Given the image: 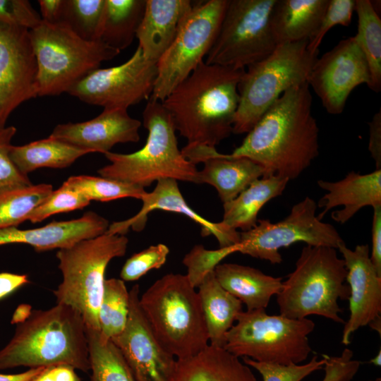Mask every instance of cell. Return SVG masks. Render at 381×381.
<instances>
[{"label": "cell", "instance_id": "6da1fadb", "mask_svg": "<svg viewBox=\"0 0 381 381\" xmlns=\"http://www.w3.org/2000/svg\"><path fill=\"white\" fill-rule=\"evenodd\" d=\"M312 104L308 83L289 88L230 155L260 164L265 171L264 177L296 179L319 155V128Z\"/></svg>", "mask_w": 381, "mask_h": 381}, {"label": "cell", "instance_id": "7a4b0ae2", "mask_svg": "<svg viewBox=\"0 0 381 381\" xmlns=\"http://www.w3.org/2000/svg\"><path fill=\"white\" fill-rule=\"evenodd\" d=\"M243 71L202 61L161 102L188 145L215 147L233 133Z\"/></svg>", "mask_w": 381, "mask_h": 381}, {"label": "cell", "instance_id": "3957f363", "mask_svg": "<svg viewBox=\"0 0 381 381\" xmlns=\"http://www.w3.org/2000/svg\"><path fill=\"white\" fill-rule=\"evenodd\" d=\"M58 365L90 370L83 318L72 307L56 303L47 310H32L17 324L13 337L0 350V370Z\"/></svg>", "mask_w": 381, "mask_h": 381}, {"label": "cell", "instance_id": "277c9868", "mask_svg": "<svg viewBox=\"0 0 381 381\" xmlns=\"http://www.w3.org/2000/svg\"><path fill=\"white\" fill-rule=\"evenodd\" d=\"M139 303L155 337L176 359L195 356L209 344L199 296L186 274H165Z\"/></svg>", "mask_w": 381, "mask_h": 381}, {"label": "cell", "instance_id": "5b68a950", "mask_svg": "<svg viewBox=\"0 0 381 381\" xmlns=\"http://www.w3.org/2000/svg\"><path fill=\"white\" fill-rule=\"evenodd\" d=\"M143 123L148 132L144 146L130 154L105 153L110 164L98 170L100 176L144 188L164 179L198 184L196 165L179 150L173 120L161 102L148 99Z\"/></svg>", "mask_w": 381, "mask_h": 381}, {"label": "cell", "instance_id": "8992f818", "mask_svg": "<svg viewBox=\"0 0 381 381\" xmlns=\"http://www.w3.org/2000/svg\"><path fill=\"white\" fill-rule=\"evenodd\" d=\"M346 274L337 249L306 245L277 295L280 315L293 319L316 315L344 324L339 300L349 297Z\"/></svg>", "mask_w": 381, "mask_h": 381}, {"label": "cell", "instance_id": "52a82bcc", "mask_svg": "<svg viewBox=\"0 0 381 381\" xmlns=\"http://www.w3.org/2000/svg\"><path fill=\"white\" fill-rule=\"evenodd\" d=\"M36 57L38 97L68 92L120 51L102 41L85 40L62 23H40L30 30Z\"/></svg>", "mask_w": 381, "mask_h": 381}, {"label": "cell", "instance_id": "ba28073f", "mask_svg": "<svg viewBox=\"0 0 381 381\" xmlns=\"http://www.w3.org/2000/svg\"><path fill=\"white\" fill-rule=\"evenodd\" d=\"M309 40L279 44L271 54L243 71L232 133H248L272 104L289 88L307 83L318 53Z\"/></svg>", "mask_w": 381, "mask_h": 381}, {"label": "cell", "instance_id": "9c48e42d", "mask_svg": "<svg viewBox=\"0 0 381 381\" xmlns=\"http://www.w3.org/2000/svg\"><path fill=\"white\" fill-rule=\"evenodd\" d=\"M125 235L107 231L59 249L56 254L62 281L54 294L57 303L72 307L83 316L87 329L99 330L98 313L109 262L126 254Z\"/></svg>", "mask_w": 381, "mask_h": 381}, {"label": "cell", "instance_id": "30bf717a", "mask_svg": "<svg viewBox=\"0 0 381 381\" xmlns=\"http://www.w3.org/2000/svg\"><path fill=\"white\" fill-rule=\"evenodd\" d=\"M226 336L224 349L240 357L282 365L306 361L311 346L308 336L315 325L308 318L269 315L265 309L241 312Z\"/></svg>", "mask_w": 381, "mask_h": 381}, {"label": "cell", "instance_id": "8fae6325", "mask_svg": "<svg viewBox=\"0 0 381 381\" xmlns=\"http://www.w3.org/2000/svg\"><path fill=\"white\" fill-rule=\"evenodd\" d=\"M276 0H229L205 63L245 70L277 46L270 16Z\"/></svg>", "mask_w": 381, "mask_h": 381}, {"label": "cell", "instance_id": "7c38bea8", "mask_svg": "<svg viewBox=\"0 0 381 381\" xmlns=\"http://www.w3.org/2000/svg\"><path fill=\"white\" fill-rule=\"evenodd\" d=\"M229 0L193 5L174 41L157 63V75L149 99L162 102L203 61L217 35Z\"/></svg>", "mask_w": 381, "mask_h": 381}, {"label": "cell", "instance_id": "4fadbf2b", "mask_svg": "<svg viewBox=\"0 0 381 381\" xmlns=\"http://www.w3.org/2000/svg\"><path fill=\"white\" fill-rule=\"evenodd\" d=\"M317 208L316 202L307 196L293 205L279 222L258 219L253 228L240 232L238 253L280 264L279 249L295 243L337 249L344 241L334 226L318 219Z\"/></svg>", "mask_w": 381, "mask_h": 381}, {"label": "cell", "instance_id": "5bb4252c", "mask_svg": "<svg viewBox=\"0 0 381 381\" xmlns=\"http://www.w3.org/2000/svg\"><path fill=\"white\" fill-rule=\"evenodd\" d=\"M157 75V64L147 60L138 46L126 61L93 71L67 93L104 109H128L150 99Z\"/></svg>", "mask_w": 381, "mask_h": 381}, {"label": "cell", "instance_id": "9a60e30c", "mask_svg": "<svg viewBox=\"0 0 381 381\" xmlns=\"http://www.w3.org/2000/svg\"><path fill=\"white\" fill-rule=\"evenodd\" d=\"M307 83L329 114H341L353 90L370 83L368 65L355 37L341 40L318 58Z\"/></svg>", "mask_w": 381, "mask_h": 381}, {"label": "cell", "instance_id": "2e32d148", "mask_svg": "<svg viewBox=\"0 0 381 381\" xmlns=\"http://www.w3.org/2000/svg\"><path fill=\"white\" fill-rule=\"evenodd\" d=\"M37 75L30 30L0 22V128L17 107L38 97Z\"/></svg>", "mask_w": 381, "mask_h": 381}, {"label": "cell", "instance_id": "e0dca14e", "mask_svg": "<svg viewBox=\"0 0 381 381\" xmlns=\"http://www.w3.org/2000/svg\"><path fill=\"white\" fill-rule=\"evenodd\" d=\"M138 284L129 291V312L123 332L111 340L136 381H171L176 359L159 344L141 310Z\"/></svg>", "mask_w": 381, "mask_h": 381}, {"label": "cell", "instance_id": "ac0fdd59", "mask_svg": "<svg viewBox=\"0 0 381 381\" xmlns=\"http://www.w3.org/2000/svg\"><path fill=\"white\" fill-rule=\"evenodd\" d=\"M337 249L345 263L346 282L350 290V314L344 323L341 337V343L347 346L356 330L380 316L381 275L370 260L368 244L357 245L352 250L344 242Z\"/></svg>", "mask_w": 381, "mask_h": 381}, {"label": "cell", "instance_id": "d6986e66", "mask_svg": "<svg viewBox=\"0 0 381 381\" xmlns=\"http://www.w3.org/2000/svg\"><path fill=\"white\" fill-rule=\"evenodd\" d=\"M140 126L127 109H104L91 120L56 126L49 136L90 153L104 155L116 144L138 142Z\"/></svg>", "mask_w": 381, "mask_h": 381}, {"label": "cell", "instance_id": "ffe728a7", "mask_svg": "<svg viewBox=\"0 0 381 381\" xmlns=\"http://www.w3.org/2000/svg\"><path fill=\"white\" fill-rule=\"evenodd\" d=\"M141 210L133 217L109 224L107 233L125 235L131 227L136 231H142L147 223V215L155 210L176 212L187 216L201 227L202 236H214L219 248L236 245L240 241V232L227 227L221 222H212L198 214L185 200L177 181L164 179L157 181L152 191L146 193L140 199Z\"/></svg>", "mask_w": 381, "mask_h": 381}, {"label": "cell", "instance_id": "44dd1931", "mask_svg": "<svg viewBox=\"0 0 381 381\" xmlns=\"http://www.w3.org/2000/svg\"><path fill=\"white\" fill-rule=\"evenodd\" d=\"M181 152L195 165L203 163V169L198 171V184L213 186L223 203L234 199L265 174L263 168L253 160L222 154L215 147L186 145Z\"/></svg>", "mask_w": 381, "mask_h": 381}, {"label": "cell", "instance_id": "7402d4cb", "mask_svg": "<svg viewBox=\"0 0 381 381\" xmlns=\"http://www.w3.org/2000/svg\"><path fill=\"white\" fill-rule=\"evenodd\" d=\"M109 221L95 212H87L81 217L63 222L53 221L40 228L0 229V246L11 243H25L37 252L65 248L85 239L104 234Z\"/></svg>", "mask_w": 381, "mask_h": 381}, {"label": "cell", "instance_id": "603a6c76", "mask_svg": "<svg viewBox=\"0 0 381 381\" xmlns=\"http://www.w3.org/2000/svg\"><path fill=\"white\" fill-rule=\"evenodd\" d=\"M317 183L326 191L317 204L323 208L318 215L320 220L328 211L341 206L332 212V219L343 224L363 207L381 205V169L365 174L352 171L337 181L320 179Z\"/></svg>", "mask_w": 381, "mask_h": 381}, {"label": "cell", "instance_id": "cb8c5ba5", "mask_svg": "<svg viewBox=\"0 0 381 381\" xmlns=\"http://www.w3.org/2000/svg\"><path fill=\"white\" fill-rule=\"evenodd\" d=\"M193 5L189 0H146L135 37L147 60L158 62L174 41Z\"/></svg>", "mask_w": 381, "mask_h": 381}, {"label": "cell", "instance_id": "d4e9b609", "mask_svg": "<svg viewBox=\"0 0 381 381\" xmlns=\"http://www.w3.org/2000/svg\"><path fill=\"white\" fill-rule=\"evenodd\" d=\"M171 381H257L248 365L223 347L208 344L191 357L176 359Z\"/></svg>", "mask_w": 381, "mask_h": 381}, {"label": "cell", "instance_id": "484cf974", "mask_svg": "<svg viewBox=\"0 0 381 381\" xmlns=\"http://www.w3.org/2000/svg\"><path fill=\"white\" fill-rule=\"evenodd\" d=\"M219 284L245 304L247 310L265 309L282 288V278L236 263L219 264L214 270Z\"/></svg>", "mask_w": 381, "mask_h": 381}, {"label": "cell", "instance_id": "4316f807", "mask_svg": "<svg viewBox=\"0 0 381 381\" xmlns=\"http://www.w3.org/2000/svg\"><path fill=\"white\" fill-rule=\"evenodd\" d=\"M329 0H276L270 16L278 44L310 40L315 34Z\"/></svg>", "mask_w": 381, "mask_h": 381}, {"label": "cell", "instance_id": "83f0119b", "mask_svg": "<svg viewBox=\"0 0 381 381\" xmlns=\"http://www.w3.org/2000/svg\"><path fill=\"white\" fill-rule=\"evenodd\" d=\"M198 288L210 344L224 348L227 332L243 311V303L219 284L214 271Z\"/></svg>", "mask_w": 381, "mask_h": 381}, {"label": "cell", "instance_id": "f1b7e54d", "mask_svg": "<svg viewBox=\"0 0 381 381\" xmlns=\"http://www.w3.org/2000/svg\"><path fill=\"white\" fill-rule=\"evenodd\" d=\"M289 180L277 176L261 177L250 184L232 200L223 203L222 224L243 231L253 228L261 208L270 200L282 194Z\"/></svg>", "mask_w": 381, "mask_h": 381}, {"label": "cell", "instance_id": "f546056e", "mask_svg": "<svg viewBox=\"0 0 381 381\" xmlns=\"http://www.w3.org/2000/svg\"><path fill=\"white\" fill-rule=\"evenodd\" d=\"M87 153L85 150L49 136L23 145H12L9 157L19 171L28 175L40 168H66Z\"/></svg>", "mask_w": 381, "mask_h": 381}, {"label": "cell", "instance_id": "4dcf8cb0", "mask_svg": "<svg viewBox=\"0 0 381 381\" xmlns=\"http://www.w3.org/2000/svg\"><path fill=\"white\" fill-rule=\"evenodd\" d=\"M145 5L146 0H105L101 41L120 52L129 47Z\"/></svg>", "mask_w": 381, "mask_h": 381}, {"label": "cell", "instance_id": "1f68e13d", "mask_svg": "<svg viewBox=\"0 0 381 381\" xmlns=\"http://www.w3.org/2000/svg\"><path fill=\"white\" fill-rule=\"evenodd\" d=\"M358 31L354 36L368 65L370 83L375 92L381 90V20L370 0H355Z\"/></svg>", "mask_w": 381, "mask_h": 381}, {"label": "cell", "instance_id": "d6a6232c", "mask_svg": "<svg viewBox=\"0 0 381 381\" xmlns=\"http://www.w3.org/2000/svg\"><path fill=\"white\" fill-rule=\"evenodd\" d=\"M90 381H136L119 348L99 330L87 329Z\"/></svg>", "mask_w": 381, "mask_h": 381}, {"label": "cell", "instance_id": "836d02e7", "mask_svg": "<svg viewBox=\"0 0 381 381\" xmlns=\"http://www.w3.org/2000/svg\"><path fill=\"white\" fill-rule=\"evenodd\" d=\"M129 312V291L124 281L111 278L104 280L98 313L102 337L111 339L124 329Z\"/></svg>", "mask_w": 381, "mask_h": 381}, {"label": "cell", "instance_id": "e575fe53", "mask_svg": "<svg viewBox=\"0 0 381 381\" xmlns=\"http://www.w3.org/2000/svg\"><path fill=\"white\" fill-rule=\"evenodd\" d=\"M104 7L105 0H64L59 23L85 40L101 41Z\"/></svg>", "mask_w": 381, "mask_h": 381}, {"label": "cell", "instance_id": "d590c367", "mask_svg": "<svg viewBox=\"0 0 381 381\" xmlns=\"http://www.w3.org/2000/svg\"><path fill=\"white\" fill-rule=\"evenodd\" d=\"M53 191L51 184L40 183L9 191L0 196V229L16 227Z\"/></svg>", "mask_w": 381, "mask_h": 381}, {"label": "cell", "instance_id": "8d00e7d4", "mask_svg": "<svg viewBox=\"0 0 381 381\" xmlns=\"http://www.w3.org/2000/svg\"><path fill=\"white\" fill-rule=\"evenodd\" d=\"M63 184L90 201L108 202L122 198L140 200L147 192L143 187L102 176H73Z\"/></svg>", "mask_w": 381, "mask_h": 381}, {"label": "cell", "instance_id": "74e56055", "mask_svg": "<svg viewBox=\"0 0 381 381\" xmlns=\"http://www.w3.org/2000/svg\"><path fill=\"white\" fill-rule=\"evenodd\" d=\"M238 250L239 243L217 250H207L202 245L194 246L183 259L190 284L195 289L198 288L223 259Z\"/></svg>", "mask_w": 381, "mask_h": 381}, {"label": "cell", "instance_id": "f35d334b", "mask_svg": "<svg viewBox=\"0 0 381 381\" xmlns=\"http://www.w3.org/2000/svg\"><path fill=\"white\" fill-rule=\"evenodd\" d=\"M243 361L255 369L262 375L263 381H301L312 373L322 369L325 363L324 357L318 360L317 356L302 365L259 362L248 357H243Z\"/></svg>", "mask_w": 381, "mask_h": 381}, {"label": "cell", "instance_id": "ab89813d", "mask_svg": "<svg viewBox=\"0 0 381 381\" xmlns=\"http://www.w3.org/2000/svg\"><path fill=\"white\" fill-rule=\"evenodd\" d=\"M90 202L82 194L62 184L32 211L28 220L40 222L53 214L83 209Z\"/></svg>", "mask_w": 381, "mask_h": 381}, {"label": "cell", "instance_id": "60d3db41", "mask_svg": "<svg viewBox=\"0 0 381 381\" xmlns=\"http://www.w3.org/2000/svg\"><path fill=\"white\" fill-rule=\"evenodd\" d=\"M16 131L13 126L0 128V196L32 185L28 175L20 171L9 157L11 141Z\"/></svg>", "mask_w": 381, "mask_h": 381}, {"label": "cell", "instance_id": "b9f144b4", "mask_svg": "<svg viewBox=\"0 0 381 381\" xmlns=\"http://www.w3.org/2000/svg\"><path fill=\"white\" fill-rule=\"evenodd\" d=\"M169 248L163 243L150 246L133 254L125 262L120 273L121 279L135 281L152 270L162 267L167 261Z\"/></svg>", "mask_w": 381, "mask_h": 381}, {"label": "cell", "instance_id": "7bdbcfd3", "mask_svg": "<svg viewBox=\"0 0 381 381\" xmlns=\"http://www.w3.org/2000/svg\"><path fill=\"white\" fill-rule=\"evenodd\" d=\"M355 10V0H329L325 12L314 36L309 40L308 49L318 53L325 35L335 25L349 26Z\"/></svg>", "mask_w": 381, "mask_h": 381}, {"label": "cell", "instance_id": "ee69618b", "mask_svg": "<svg viewBox=\"0 0 381 381\" xmlns=\"http://www.w3.org/2000/svg\"><path fill=\"white\" fill-rule=\"evenodd\" d=\"M41 21L29 1L0 0V22L31 30Z\"/></svg>", "mask_w": 381, "mask_h": 381}, {"label": "cell", "instance_id": "f6af8a7d", "mask_svg": "<svg viewBox=\"0 0 381 381\" xmlns=\"http://www.w3.org/2000/svg\"><path fill=\"white\" fill-rule=\"evenodd\" d=\"M353 351L345 349L338 356L323 355L325 377L322 381H351L357 373L361 361L353 359Z\"/></svg>", "mask_w": 381, "mask_h": 381}, {"label": "cell", "instance_id": "bcb514c9", "mask_svg": "<svg viewBox=\"0 0 381 381\" xmlns=\"http://www.w3.org/2000/svg\"><path fill=\"white\" fill-rule=\"evenodd\" d=\"M373 209L372 251L370 258L377 273L381 275V205Z\"/></svg>", "mask_w": 381, "mask_h": 381}, {"label": "cell", "instance_id": "7dc6e473", "mask_svg": "<svg viewBox=\"0 0 381 381\" xmlns=\"http://www.w3.org/2000/svg\"><path fill=\"white\" fill-rule=\"evenodd\" d=\"M370 137L368 150L375 162L376 169H381V111L375 113L368 123Z\"/></svg>", "mask_w": 381, "mask_h": 381}, {"label": "cell", "instance_id": "c3c4849f", "mask_svg": "<svg viewBox=\"0 0 381 381\" xmlns=\"http://www.w3.org/2000/svg\"><path fill=\"white\" fill-rule=\"evenodd\" d=\"M38 4L42 21L52 24L59 23L64 0H40Z\"/></svg>", "mask_w": 381, "mask_h": 381}, {"label": "cell", "instance_id": "681fc988", "mask_svg": "<svg viewBox=\"0 0 381 381\" xmlns=\"http://www.w3.org/2000/svg\"><path fill=\"white\" fill-rule=\"evenodd\" d=\"M28 282L29 280L26 274L0 273V299L7 296Z\"/></svg>", "mask_w": 381, "mask_h": 381}, {"label": "cell", "instance_id": "f907efd6", "mask_svg": "<svg viewBox=\"0 0 381 381\" xmlns=\"http://www.w3.org/2000/svg\"><path fill=\"white\" fill-rule=\"evenodd\" d=\"M49 368L54 381H81L75 369L71 365H58Z\"/></svg>", "mask_w": 381, "mask_h": 381}, {"label": "cell", "instance_id": "816d5d0a", "mask_svg": "<svg viewBox=\"0 0 381 381\" xmlns=\"http://www.w3.org/2000/svg\"><path fill=\"white\" fill-rule=\"evenodd\" d=\"M44 368H30L18 374H0V381H32Z\"/></svg>", "mask_w": 381, "mask_h": 381}, {"label": "cell", "instance_id": "f5cc1de1", "mask_svg": "<svg viewBox=\"0 0 381 381\" xmlns=\"http://www.w3.org/2000/svg\"><path fill=\"white\" fill-rule=\"evenodd\" d=\"M31 310V307L28 305L19 306L13 316L12 322L18 324L23 322L28 317Z\"/></svg>", "mask_w": 381, "mask_h": 381}, {"label": "cell", "instance_id": "db71d44e", "mask_svg": "<svg viewBox=\"0 0 381 381\" xmlns=\"http://www.w3.org/2000/svg\"><path fill=\"white\" fill-rule=\"evenodd\" d=\"M32 381H54L50 368H44Z\"/></svg>", "mask_w": 381, "mask_h": 381}, {"label": "cell", "instance_id": "11a10c76", "mask_svg": "<svg viewBox=\"0 0 381 381\" xmlns=\"http://www.w3.org/2000/svg\"><path fill=\"white\" fill-rule=\"evenodd\" d=\"M368 325L370 327L371 329L375 330L377 333H379L380 336L381 334V316L377 317L375 320H373L372 322H370Z\"/></svg>", "mask_w": 381, "mask_h": 381}, {"label": "cell", "instance_id": "9f6ffc18", "mask_svg": "<svg viewBox=\"0 0 381 381\" xmlns=\"http://www.w3.org/2000/svg\"><path fill=\"white\" fill-rule=\"evenodd\" d=\"M370 363L373 364L377 367H380L381 365V350L380 349L376 356L370 360Z\"/></svg>", "mask_w": 381, "mask_h": 381}, {"label": "cell", "instance_id": "6f0895ef", "mask_svg": "<svg viewBox=\"0 0 381 381\" xmlns=\"http://www.w3.org/2000/svg\"><path fill=\"white\" fill-rule=\"evenodd\" d=\"M370 381H381V378L380 377H377L375 380H370Z\"/></svg>", "mask_w": 381, "mask_h": 381}]
</instances>
